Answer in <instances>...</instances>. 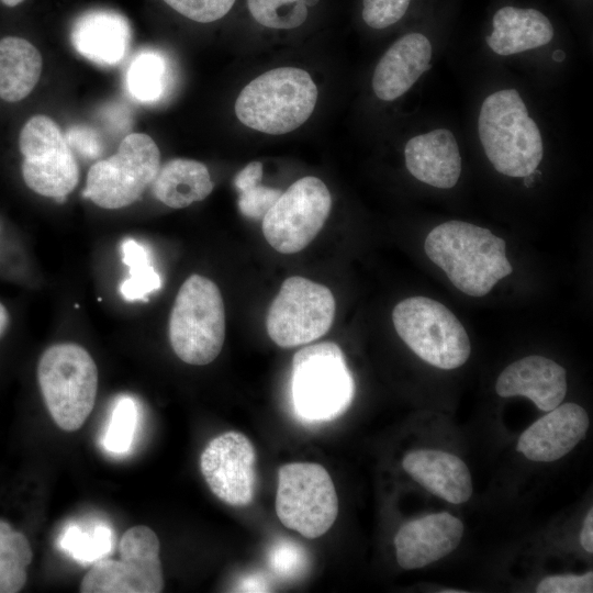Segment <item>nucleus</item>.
I'll list each match as a JSON object with an SVG mask.
<instances>
[{"instance_id":"10","label":"nucleus","mask_w":593,"mask_h":593,"mask_svg":"<svg viewBox=\"0 0 593 593\" xmlns=\"http://www.w3.org/2000/svg\"><path fill=\"white\" fill-rule=\"evenodd\" d=\"M21 170L37 194L64 202L79 181V167L57 123L47 115L31 116L19 135Z\"/></svg>"},{"instance_id":"39","label":"nucleus","mask_w":593,"mask_h":593,"mask_svg":"<svg viewBox=\"0 0 593 593\" xmlns=\"http://www.w3.org/2000/svg\"><path fill=\"white\" fill-rule=\"evenodd\" d=\"M238 591L244 592H260V591H268V585L266 584L265 580H262L258 575H250L249 578H246L245 580H242Z\"/></svg>"},{"instance_id":"20","label":"nucleus","mask_w":593,"mask_h":593,"mask_svg":"<svg viewBox=\"0 0 593 593\" xmlns=\"http://www.w3.org/2000/svg\"><path fill=\"white\" fill-rule=\"evenodd\" d=\"M77 53L100 66H115L126 56L132 31L122 14L111 10H91L81 14L71 29Z\"/></svg>"},{"instance_id":"32","label":"nucleus","mask_w":593,"mask_h":593,"mask_svg":"<svg viewBox=\"0 0 593 593\" xmlns=\"http://www.w3.org/2000/svg\"><path fill=\"white\" fill-rule=\"evenodd\" d=\"M272 571L282 578H294L305 570L307 558L303 547L289 539H279L268 555Z\"/></svg>"},{"instance_id":"15","label":"nucleus","mask_w":593,"mask_h":593,"mask_svg":"<svg viewBox=\"0 0 593 593\" xmlns=\"http://www.w3.org/2000/svg\"><path fill=\"white\" fill-rule=\"evenodd\" d=\"M463 532L462 522L447 512L410 521L394 537L398 563L411 570L438 561L458 547Z\"/></svg>"},{"instance_id":"36","label":"nucleus","mask_w":593,"mask_h":593,"mask_svg":"<svg viewBox=\"0 0 593 593\" xmlns=\"http://www.w3.org/2000/svg\"><path fill=\"white\" fill-rule=\"evenodd\" d=\"M69 147L87 158H97L102 153V143L93 130L76 126L65 135Z\"/></svg>"},{"instance_id":"9","label":"nucleus","mask_w":593,"mask_h":593,"mask_svg":"<svg viewBox=\"0 0 593 593\" xmlns=\"http://www.w3.org/2000/svg\"><path fill=\"white\" fill-rule=\"evenodd\" d=\"M160 168V152L145 133H132L118 152L94 163L88 174L83 197L103 209H121L134 203Z\"/></svg>"},{"instance_id":"35","label":"nucleus","mask_w":593,"mask_h":593,"mask_svg":"<svg viewBox=\"0 0 593 593\" xmlns=\"http://www.w3.org/2000/svg\"><path fill=\"white\" fill-rule=\"evenodd\" d=\"M537 593H591L593 572L584 574H559L544 578L536 586Z\"/></svg>"},{"instance_id":"1","label":"nucleus","mask_w":593,"mask_h":593,"mask_svg":"<svg viewBox=\"0 0 593 593\" xmlns=\"http://www.w3.org/2000/svg\"><path fill=\"white\" fill-rule=\"evenodd\" d=\"M424 250L462 293L483 296L513 271L506 243L489 228L463 221H448L426 236Z\"/></svg>"},{"instance_id":"28","label":"nucleus","mask_w":593,"mask_h":593,"mask_svg":"<svg viewBox=\"0 0 593 593\" xmlns=\"http://www.w3.org/2000/svg\"><path fill=\"white\" fill-rule=\"evenodd\" d=\"M123 262L128 267V277L120 284V293L126 301H147V295L161 286L159 275L150 265L147 250L134 239L121 245Z\"/></svg>"},{"instance_id":"16","label":"nucleus","mask_w":593,"mask_h":593,"mask_svg":"<svg viewBox=\"0 0 593 593\" xmlns=\"http://www.w3.org/2000/svg\"><path fill=\"white\" fill-rule=\"evenodd\" d=\"M589 425V415L582 406L560 403L519 436L517 450L533 461H556L584 438Z\"/></svg>"},{"instance_id":"42","label":"nucleus","mask_w":593,"mask_h":593,"mask_svg":"<svg viewBox=\"0 0 593 593\" xmlns=\"http://www.w3.org/2000/svg\"><path fill=\"white\" fill-rule=\"evenodd\" d=\"M564 58V53L562 51H556L553 53V59L557 61H561Z\"/></svg>"},{"instance_id":"30","label":"nucleus","mask_w":593,"mask_h":593,"mask_svg":"<svg viewBox=\"0 0 593 593\" xmlns=\"http://www.w3.org/2000/svg\"><path fill=\"white\" fill-rule=\"evenodd\" d=\"M137 404L131 396L123 395L115 402L102 445L109 452L126 454L132 446L137 425Z\"/></svg>"},{"instance_id":"21","label":"nucleus","mask_w":593,"mask_h":593,"mask_svg":"<svg viewBox=\"0 0 593 593\" xmlns=\"http://www.w3.org/2000/svg\"><path fill=\"white\" fill-rule=\"evenodd\" d=\"M403 469L434 495L452 504L467 502L472 494V478L467 465L457 456L434 449L406 454Z\"/></svg>"},{"instance_id":"14","label":"nucleus","mask_w":593,"mask_h":593,"mask_svg":"<svg viewBox=\"0 0 593 593\" xmlns=\"http://www.w3.org/2000/svg\"><path fill=\"white\" fill-rule=\"evenodd\" d=\"M200 470L212 493L232 506H246L256 489V452L242 433L214 437L200 457Z\"/></svg>"},{"instance_id":"19","label":"nucleus","mask_w":593,"mask_h":593,"mask_svg":"<svg viewBox=\"0 0 593 593\" xmlns=\"http://www.w3.org/2000/svg\"><path fill=\"white\" fill-rule=\"evenodd\" d=\"M409 172L423 183L451 189L460 178L462 163L452 132L435 128L410 138L404 147Z\"/></svg>"},{"instance_id":"22","label":"nucleus","mask_w":593,"mask_h":593,"mask_svg":"<svg viewBox=\"0 0 593 593\" xmlns=\"http://www.w3.org/2000/svg\"><path fill=\"white\" fill-rule=\"evenodd\" d=\"M488 46L497 55L508 56L547 45L553 38L549 19L536 9L506 5L492 19Z\"/></svg>"},{"instance_id":"26","label":"nucleus","mask_w":593,"mask_h":593,"mask_svg":"<svg viewBox=\"0 0 593 593\" xmlns=\"http://www.w3.org/2000/svg\"><path fill=\"white\" fill-rule=\"evenodd\" d=\"M112 529L104 523L82 526L68 525L58 539V546L80 563H94L112 549Z\"/></svg>"},{"instance_id":"3","label":"nucleus","mask_w":593,"mask_h":593,"mask_svg":"<svg viewBox=\"0 0 593 593\" xmlns=\"http://www.w3.org/2000/svg\"><path fill=\"white\" fill-rule=\"evenodd\" d=\"M317 97V87L307 71L278 67L247 83L236 98L234 110L245 126L269 135H282L307 121Z\"/></svg>"},{"instance_id":"6","label":"nucleus","mask_w":593,"mask_h":593,"mask_svg":"<svg viewBox=\"0 0 593 593\" xmlns=\"http://www.w3.org/2000/svg\"><path fill=\"white\" fill-rule=\"evenodd\" d=\"M225 339V310L217 286L200 275L180 287L169 317V340L183 362L204 366L221 353Z\"/></svg>"},{"instance_id":"4","label":"nucleus","mask_w":593,"mask_h":593,"mask_svg":"<svg viewBox=\"0 0 593 593\" xmlns=\"http://www.w3.org/2000/svg\"><path fill=\"white\" fill-rule=\"evenodd\" d=\"M292 403L296 416L311 424L343 415L355 395V381L340 347L331 342L306 346L293 356Z\"/></svg>"},{"instance_id":"2","label":"nucleus","mask_w":593,"mask_h":593,"mask_svg":"<svg viewBox=\"0 0 593 593\" xmlns=\"http://www.w3.org/2000/svg\"><path fill=\"white\" fill-rule=\"evenodd\" d=\"M478 134L489 161L504 176L527 177L542 159L541 133L516 89L499 90L483 100Z\"/></svg>"},{"instance_id":"11","label":"nucleus","mask_w":593,"mask_h":593,"mask_svg":"<svg viewBox=\"0 0 593 593\" xmlns=\"http://www.w3.org/2000/svg\"><path fill=\"white\" fill-rule=\"evenodd\" d=\"M120 560L101 559L83 577L81 593H159L164 575L157 535L147 526L127 529L119 545Z\"/></svg>"},{"instance_id":"38","label":"nucleus","mask_w":593,"mask_h":593,"mask_svg":"<svg viewBox=\"0 0 593 593\" xmlns=\"http://www.w3.org/2000/svg\"><path fill=\"white\" fill-rule=\"evenodd\" d=\"M593 511L592 508L588 512L583 527L580 535V541L583 549L590 553L593 552Z\"/></svg>"},{"instance_id":"40","label":"nucleus","mask_w":593,"mask_h":593,"mask_svg":"<svg viewBox=\"0 0 593 593\" xmlns=\"http://www.w3.org/2000/svg\"><path fill=\"white\" fill-rule=\"evenodd\" d=\"M8 324V312L2 303H0V335L4 332Z\"/></svg>"},{"instance_id":"27","label":"nucleus","mask_w":593,"mask_h":593,"mask_svg":"<svg viewBox=\"0 0 593 593\" xmlns=\"http://www.w3.org/2000/svg\"><path fill=\"white\" fill-rule=\"evenodd\" d=\"M166 78L167 65L164 57L156 52L144 51L130 64L126 88L135 100L149 103L161 97Z\"/></svg>"},{"instance_id":"25","label":"nucleus","mask_w":593,"mask_h":593,"mask_svg":"<svg viewBox=\"0 0 593 593\" xmlns=\"http://www.w3.org/2000/svg\"><path fill=\"white\" fill-rule=\"evenodd\" d=\"M32 557L27 538L0 519V593H15L23 589Z\"/></svg>"},{"instance_id":"17","label":"nucleus","mask_w":593,"mask_h":593,"mask_svg":"<svg viewBox=\"0 0 593 593\" xmlns=\"http://www.w3.org/2000/svg\"><path fill=\"white\" fill-rule=\"evenodd\" d=\"M495 391L502 398H528L540 411L562 403L567 373L562 366L542 356H527L507 366L499 376Z\"/></svg>"},{"instance_id":"34","label":"nucleus","mask_w":593,"mask_h":593,"mask_svg":"<svg viewBox=\"0 0 593 593\" xmlns=\"http://www.w3.org/2000/svg\"><path fill=\"white\" fill-rule=\"evenodd\" d=\"M239 192L238 208L243 215L249 219H262L275 204L280 194L279 189L254 184Z\"/></svg>"},{"instance_id":"31","label":"nucleus","mask_w":593,"mask_h":593,"mask_svg":"<svg viewBox=\"0 0 593 593\" xmlns=\"http://www.w3.org/2000/svg\"><path fill=\"white\" fill-rule=\"evenodd\" d=\"M169 8L188 20L212 23L225 18L237 0H163Z\"/></svg>"},{"instance_id":"13","label":"nucleus","mask_w":593,"mask_h":593,"mask_svg":"<svg viewBox=\"0 0 593 593\" xmlns=\"http://www.w3.org/2000/svg\"><path fill=\"white\" fill-rule=\"evenodd\" d=\"M331 208L326 184L317 177H303L282 192L262 217L264 236L281 254L298 253L321 231Z\"/></svg>"},{"instance_id":"18","label":"nucleus","mask_w":593,"mask_h":593,"mask_svg":"<svg viewBox=\"0 0 593 593\" xmlns=\"http://www.w3.org/2000/svg\"><path fill=\"white\" fill-rule=\"evenodd\" d=\"M433 47L422 33L401 36L383 54L372 76V90L382 101H393L405 92L427 71Z\"/></svg>"},{"instance_id":"33","label":"nucleus","mask_w":593,"mask_h":593,"mask_svg":"<svg viewBox=\"0 0 593 593\" xmlns=\"http://www.w3.org/2000/svg\"><path fill=\"white\" fill-rule=\"evenodd\" d=\"M411 0H362L361 18L371 29L383 30L399 22Z\"/></svg>"},{"instance_id":"8","label":"nucleus","mask_w":593,"mask_h":593,"mask_svg":"<svg viewBox=\"0 0 593 593\" xmlns=\"http://www.w3.org/2000/svg\"><path fill=\"white\" fill-rule=\"evenodd\" d=\"M276 513L306 538L324 535L338 515V497L327 470L314 462H290L278 471Z\"/></svg>"},{"instance_id":"7","label":"nucleus","mask_w":593,"mask_h":593,"mask_svg":"<svg viewBox=\"0 0 593 593\" xmlns=\"http://www.w3.org/2000/svg\"><path fill=\"white\" fill-rule=\"evenodd\" d=\"M400 338L422 360L444 370L461 367L471 354L466 328L443 303L426 296H410L392 311Z\"/></svg>"},{"instance_id":"37","label":"nucleus","mask_w":593,"mask_h":593,"mask_svg":"<svg viewBox=\"0 0 593 593\" xmlns=\"http://www.w3.org/2000/svg\"><path fill=\"white\" fill-rule=\"evenodd\" d=\"M262 178V164L251 161L247 164L234 178V186L237 191L257 184Z\"/></svg>"},{"instance_id":"29","label":"nucleus","mask_w":593,"mask_h":593,"mask_svg":"<svg viewBox=\"0 0 593 593\" xmlns=\"http://www.w3.org/2000/svg\"><path fill=\"white\" fill-rule=\"evenodd\" d=\"M318 0H246L250 18L260 26L290 31L305 24Z\"/></svg>"},{"instance_id":"12","label":"nucleus","mask_w":593,"mask_h":593,"mask_svg":"<svg viewBox=\"0 0 593 593\" xmlns=\"http://www.w3.org/2000/svg\"><path fill=\"white\" fill-rule=\"evenodd\" d=\"M331 290L302 277L286 279L266 320L269 337L288 348L311 343L328 332L335 316Z\"/></svg>"},{"instance_id":"41","label":"nucleus","mask_w":593,"mask_h":593,"mask_svg":"<svg viewBox=\"0 0 593 593\" xmlns=\"http://www.w3.org/2000/svg\"><path fill=\"white\" fill-rule=\"evenodd\" d=\"M24 0H1V2L7 7H16L22 3Z\"/></svg>"},{"instance_id":"24","label":"nucleus","mask_w":593,"mask_h":593,"mask_svg":"<svg viewBox=\"0 0 593 593\" xmlns=\"http://www.w3.org/2000/svg\"><path fill=\"white\" fill-rule=\"evenodd\" d=\"M38 49L19 36L0 38V99L19 102L35 88L42 74Z\"/></svg>"},{"instance_id":"5","label":"nucleus","mask_w":593,"mask_h":593,"mask_svg":"<svg viewBox=\"0 0 593 593\" xmlns=\"http://www.w3.org/2000/svg\"><path fill=\"white\" fill-rule=\"evenodd\" d=\"M37 381L54 422L67 432L79 429L98 391V368L90 354L74 343L48 347L38 360Z\"/></svg>"},{"instance_id":"23","label":"nucleus","mask_w":593,"mask_h":593,"mask_svg":"<svg viewBox=\"0 0 593 593\" xmlns=\"http://www.w3.org/2000/svg\"><path fill=\"white\" fill-rule=\"evenodd\" d=\"M152 183L157 200L172 209H182L204 200L214 187L206 166L188 158L167 161Z\"/></svg>"}]
</instances>
